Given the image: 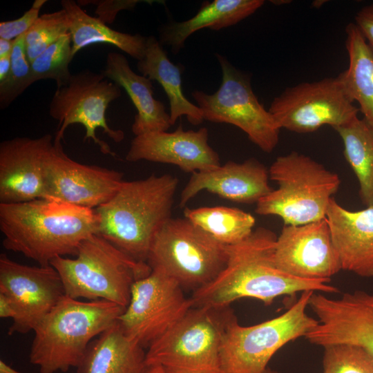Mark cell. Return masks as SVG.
<instances>
[{"label":"cell","instance_id":"6da1fadb","mask_svg":"<svg viewBox=\"0 0 373 373\" xmlns=\"http://www.w3.org/2000/svg\"><path fill=\"white\" fill-rule=\"evenodd\" d=\"M276 239L272 231L259 227L242 242L228 245L225 267L211 282L193 291V307L221 309L244 298L269 305L280 296L297 292H339L328 281L296 278L279 269L274 258Z\"/></svg>","mask_w":373,"mask_h":373},{"label":"cell","instance_id":"7a4b0ae2","mask_svg":"<svg viewBox=\"0 0 373 373\" xmlns=\"http://www.w3.org/2000/svg\"><path fill=\"white\" fill-rule=\"evenodd\" d=\"M0 230L7 250L48 266L58 256H76L80 244L97 234L95 209L41 198L0 203Z\"/></svg>","mask_w":373,"mask_h":373},{"label":"cell","instance_id":"3957f363","mask_svg":"<svg viewBox=\"0 0 373 373\" xmlns=\"http://www.w3.org/2000/svg\"><path fill=\"white\" fill-rule=\"evenodd\" d=\"M178 179L170 174L124 181L117 193L95 209L98 233L120 251L147 263L156 233L170 219Z\"/></svg>","mask_w":373,"mask_h":373},{"label":"cell","instance_id":"277c9868","mask_svg":"<svg viewBox=\"0 0 373 373\" xmlns=\"http://www.w3.org/2000/svg\"><path fill=\"white\" fill-rule=\"evenodd\" d=\"M125 309L105 300L81 301L66 295L33 330L30 362L40 373L77 367L94 338L114 324Z\"/></svg>","mask_w":373,"mask_h":373},{"label":"cell","instance_id":"5b68a950","mask_svg":"<svg viewBox=\"0 0 373 373\" xmlns=\"http://www.w3.org/2000/svg\"><path fill=\"white\" fill-rule=\"evenodd\" d=\"M75 256L50 262L66 295L75 299L105 300L126 308L133 283L151 272L147 263L135 260L99 234L84 240Z\"/></svg>","mask_w":373,"mask_h":373},{"label":"cell","instance_id":"8992f818","mask_svg":"<svg viewBox=\"0 0 373 373\" xmlns=\"http://www.w3.org/2000/svg\"><path fill=\"white\" fill-rule=\"evenodd\" d=\"M269 176L278 188L258 200L256 212L278 216L285 225H301L325 218L341 183L336 173L295 151L278 157L269 169Z\"/></svg>","mask_w":373,"mask_h":373},{"label":"cell","instance_id":"52a82bcc","mask_svg":"<svg viewBox=\"0 0 373 373\" xmlns=\"http://www.w3.org/2000/svg\"><path fill=\"white\" fill-rule=\"evenodd\" d=\"M314 291H305L285 312L251 326L229 319L222 335L219 373H265L276 352L288 343L305 336L318 324L306 312Z\"/></svg>","mask_w":373,"mask_h":373},{"label":"cell","instance_id":"ba28073f","mask_svg":"<svg viewBox=\"0 0 373 373\" xmlns=\"http://www.w3.org/2000/svg\"><path fill=\"white\" fill-rule=\"evenodd\" d=\"M227 260L228 245L185 218H171L155 235L147 264L194 291L211 282Z\"/></svg>","mask_w":373,"mask_h":373},{"label":"cell","instance_id":"9c48e42d","mask_svg":"<svg viewBox=\"0 0 373 373\" xmlns=\"http://www.w3.org/2000/svg\"><path fill=\"white\" fill-rule=\"evenodd\" d=\"M232 315L227 308L192 307L150 344L146 352V365L219 373L222 338Z\"/></svg>","mask_w":373,"mask_h":373},{"label":"cell","instance_id":"30bf717a","mask_svg":"<svg viewBox=\"0 0 373 373\" xmlns=\"http://www.w3.org/2000/svg\"><path fill=\"white\" fill-rule=\"evenodd\" d=\"M216 57L222 75L220 88L213 94L198 90L191 93L204 119L234 125L262 151L271 153L278 144L280 128L257 99L249 77L225 57L218 53Z\"/></svg>","mask_w":373,"mask_h":373},{"label":"cell","instance_id":"8fae6325","mask_svg":"<svg viewBox=\"0 0 373 373\" xmlns=\"http://www.w3.org/2000/svg\"><path fill=\"white\" fill-rule=\"evenodd\" d=\"M122 95L120 86L106 78L102 73L88 69L72 74L66 86L57 88L49 106V115L58 122L55 141L61 142L67 127L82 125L86 134L84 142L90 139L105 155L115 156L109 145L96 135L101 128L115 142L124 138V133L109 127L106 111L109 104Z\"/></svg>","mask_w":373,"mask_h":373},{"label":"cell","instance_id":"7c38bea8","mask_svg":"<svg viewBox=\"0 0 373 373\" xmlns=\"http://www.w3.org/2000/svg\"><path fill=\"white\" fill-rule=\"evenodd\" d=\"M268 111L280 129L298 133L314 132L324 125L345 126L360 111L338 77L289 87L274 99Z\"/></svg>","mask_w":373,"mask_h":373},{"label":"cell","instance_id":"4fadbf2b","mask_svg":"<svg viewBox=\"0 0 373 373\" xmlns=\"http://www.w3.org/2000/svg\"><path fill=\"white\" fill-rule=\"evenodd\" d=\"M192 307L174 278L153 269L133 283L129 303L117 321L127 336L149 347Z\"/></svg>","mask_w":373,"mask_h":373},{"label":"cell","instance_id":"5bb4252c","mask_svg":"<svg viewBox=\"0 0 373 373\" xmlns=\"http://www.w3.org/2000/svg\"><path fill=\"white\" fill-rule=\"evenodd\" d=\"M44 171L46 198L91 209L108 202L124 181L119 171L72 160L55 140Z\"/></svg>","mask_w":373,"mask_h":373},{"label":"cell","instance_id":"9a60e30c","mask_svg":"<svg viewBox=\"0 0 373 373\" xmlns=\"http://www.w3.org/2000/svg\"><path fill=\"white\" fill-rule=\"evenodd\" d=\"M0 293L18 311L8 334L33 331L45 316L66 296L61 278L51 265L28 266L0 255Z\"/></svg>","mask_w":373,"mask_h":373},{"label":"cell","instance_id":"2e32d148","mask_svg":"<svg viewBox=\"0 0 373 373\" xmlns=\"http://www.w3.org/2000/svg\"><path fill=\"white\" fill-rule=\"evenodd\" d=\"M308 306L318 321L305 336L308 342L322 347L354 345L373 358V294L358 290L331 298L314 291Z\"/></svg>","mask_w":373,"mask_h":373},{"label":"cell","instance_id":"e0dca14e","mask_svg":"<svg viewBox=\"0 0 373 373\" xmlns=\"http://www.w3.org/2000/svg\"><path fill=\"white\" fill-rule=\"evenodd\" d=\"M276 267L296 278L329 282L341 268L325 218L301 224L285 225L277 237Z\"/></svg>","mask_w":373,"mask_h":373},{"label":"cell","instance_id":"ac0fdd59","mask_svg":"<svg viewBox=\"0 0 373 373\" xmlns=\"http://www.w3.org/2000/svg\"><path fill=\"white\" fill-rule=\"evenodd\" d=\"M55 137H16L0 143V203L46 198L44 162Z\"/></svg>","mask_w":373,"mask_h":373},{"label":"cell","instance_id":"d6986e66","mask_svg":"<svg viewBox=\"0 0 373 373\" xmlns=\"http://www.w3.org/2000/svg\"><path fill=\"white\" fill-rule=\"evenodd\" d=\"M207 128L184 131L182 124L171 133L153 131L135 136L126 160L171 164L187 173L205 172L220 166V157L208 143Z\"/></svg>","mask_w":373,"mask_h":373},{"label":"cell","instance_id":"ffe728a7","mask_svg":"<svg viewBox=\"0 0 373 373\" xmlns=\"http://www.w3.org/2000/svg\"><path fill=\"white\" fill-rule=\"evenodd\" d=\"M269 178V170L254 158L242 163L229 161L209 171L193 173L181 193L179 205L184 207L202 190L238 203H257L273 190Z\"/></svg>","mask_w":373,"mask_h":373},{"label":"cell","instance_id":"44dd1931","mask_svg":"<svg viewBox=\"0 0 373 373\" xmlns=\"http://www.w3.org/2000/svg\"><path fill=\"white\" fill-rule=\"evenodd\" d=\"M325 218L342 269L373 277V207L352 211L332 198Z\"/></svg>","mask_w":373,"mask_h":373},{"label":"cell","instance_id":"7402d4cb","mask_svg":"<svg viewBox=\"0 0 373 373\" xmlns=\"http://www.w3.org/2000/svg\"><path fill=\"white\" fill-rule=\"evenodd\" d=\"M102 75L124 88L137 109L132 131L135 136L149 132L166 131L171 126L164 104L153 97L151 80L136 74L121 53L108 52Z\"/></svg>","mask_w":373,"mask_h":373},{"label":"cell","instance_id":"603a6c76","mask_svg":"<svg viewBox=\"0 0 373 373\" xmlns=\"http://www.w3.org/2000/svg\"><path fill=\"white\" fill-rule=\"evenodd\" d=\"M146 352L117 321L88 345L77 373H144Z\"/></svg>","mask_w":373,"mask_h":373},{"label":"cell","instance_id":"cb8c5ba5","mask_svg":"<svg viewBox=\"0 0 373 373\" xmlns=\"http://www.w3.org/2000/svg\"><path fill=\"white\" fill-rule=\"evenodd\" d=\"M262 0H213L204 1L191 19L164 25L160 30V42L169 46L173 54L184 47L187 38L195 32L208 28L219 30L231 26L254 14Z\"/></svg>","mask_w":373,"mask_h":373},{"label":"cell","instance_id":"d4e9b609","mask_svg":"<svg viewBox=\"0 0 373 373\" xmlns=\"http://www.w3.org/2000/svg\"><path fill=\"white\" fill-rule=\"evenodd\" d=\"M137 68L142 75L157 81L165 91L170 104L171 126L183 115L193 125L202 123L204 119L201 110L183 93L182 65L171 61L163 46L154 36L146 37L144 55L137 61Z\"/></svg>","mask_w":373,"mask_h":373},{"label":"cell","instance_id":"484cf974","mask_svg":"<svg viewBox=\"0 0 373 373\" xmlns=\"http://www.w3.org/2000/svg\"><path fill=\"white\" fill-rule=\"evenodd\" d=\"M60 3L69 19L73 57L82 48L95 44L113 45L137 61L144 57L147 37L113 30L98 17L87 14L77 1L61 0Z\"/></svg>","mask_w":373,"mask_h":373},{"label":"cell","instance_id":"4316f807","mask_svg":"<svg viewBox=\"0 0 373 373\" xmlns=\"http://www.w3.org/2000/svg\"><path fill=\"white\" fill-rule=\"evenodd\" d=\"M345 31L349 66L337 77L373 128V51L355 23H349Z\"/></svg>","mask_w":373,"mask_h":373},{"label":"cell","instance_id":"83f0119b","mask_svg":"<svg viewBox=\"0 0 373 373\" xmlns=\"http://www.w3.org/2000/svg\"><path fill=\"white\" fill-rule=\"evenodd\" d=\"M344 145V155L359 184L363 205L373 207V128L358 117L334 128Z\"/></svg>","mask_w":373,"mask_h":373},{"label":"cell","instance_id":"f1b7e54d","mask_svg":"<svg viewBox=\"0 0 373 373\" xmlns=\"http://www.w3.org/2000/svg\"><path fill=\"white\" fill-rule=\"evenodd\" d=\"M184 218L225 245L238 244L253 232L255 218L242 210L228 207H185Z\"/></svg>","mask_w":373,"mask_h":373},{"label":"cell","instance_id":"f546056e","mask_svg":"<svg viewBox=\"0 0 373 373\" xmlns=\"http://www.w3.org/2000/svg\"><path fill=\"white\" fill-rule=\"evenodd\" d=\"M73 58L71 37L68 32L30 63L33 83L50 79L56 82L57 88L66 86L72 75L69 64Z\"/></svg>","mask_w":373,"mask_h":373},{"label":"cell","instance_id":"4dcf8cb0","mask_svg":"<svg viewBox=\"0 0 373 373\" xmlns=\"http://www.w3.org/2000/svg\"><path fill=\"white\" fill-rule=\"evenodd\" d=\"M68 32L69 19L64 9L39 16L26 32V55L30 64Z\"/></svg>","mask_w":373,"mask_h":373},{"label":"cell","instance_id":"1f68e13d","mask_svg":"<svg viewBox=\"0 0 373 373\" xmlns=\"http://www.w3.org/2000/svg\"><path fill=\"white\" fill-rule=\"evenodd\" d=\"M26 33L14 39L10 55L11 70L8 79L0 83V108L9 106L32 82L30 64L28 60L25 43Z\"/></svg>","mask_w":373,"mask_h":373},{"label":"cell","instance_id":"d6a6232c","mask_svg":"<svg viewBox=\"0 0 373 373\" xmlns=\"http://www.w3.org/2000/svg\"><path fill=\"white\" fill-rule=\"evenodd\" d=\"M323 348V373H373V358L362 347L334 344Z\"/></svg>","mask_w":373,"mask_h":373},{"label":"cell","instance_id":"836d02e7","mask_svg":"<svg viewBox=\"0 0 373 373\" xmlns=\"http://www.w3.org/2000/svg\"><path fill=\"white\" fill-rule=\"evenodd\" d=\"M46 0H35L29 10L18 19L0 23V38L14 40L26 33L39 17V13Z\"/></svg>","mask_w":373,"mask_h":373},{"label":"cell","instance_id":"e575fe53","mask_svg":"<svg viewBox=\"0 0 373 373\" xmlns=\"http://www.w3.org/2000/svg\"><path fill=\"white\" fill-rule=\"evenodd\" d=\"M142 1L137 0H95L77 1L80 6L88 4L95 5V14L104 23H111L114 21L117 13L123 10H133L135 6Z\"/></svg>","mask_w":373,"mask_h":373},{"label":"cell","instance_id":"d590c367","mask_svg":"<svg viewBox=\"0 0 373 373\" xmlns=\"http://www.w3.org/2000/svg\"><path fill=\"white\" fill-rule=\"evenodd\" d=\"M355 24L373 51V3L362 8L356 15Z\"/></svg>","mask_w":373,"mask_h":373},{"label":"cell","instance_id":"8d00e7d4","mask_svg":"<svg viewBox=\"0 0 373 373\" xmlns=\"http://www.w3.org/2000/svg\"><path fill=\"white\" fill-rule=\"evenodd\" d=\"M0 317L10 318L15 321L18 318V311L11 301V300L5 294L0 293Z\"/></svg>","mask_w":373,"mask_h":373},{"label":"cell","instance_id":"74e56055","mask_svg":"<svg viewBox=\"0 0 373 373\" xmlns=\"http://www.w3.org/2000/svg\"><path fill=\"white\" fill-rule=\"evenodd\" d=\"M11 70L10 56L0 58V83L5 82L10 75Z\"/></svg>","mask_w":373,"mask_h":373},{"label":"cell","instance_id":"f35d334b","mask_svg":"<svg viewBox=\"0 0 373 373\" xmlns=\"http://www.w3.org/2000/svg\"><path fill=\"white\" fill-rule=\"evenodd\" d=\"M14 40L0 38V58L9 57L13 50Z\"/></svg>","mask_w":373,"mask_h":373},{"label":"cell","instance_id":"ab89813d","mask_svg":"<svg viewBox=\"0 0 373 373\" xmlns=\"http://www.w3.org/2000/svg\"><path fill=\"white\" fill-rule=\"evenodd\" d=\"M144 373H166V371L161 365H151L146 367Z\"/></svg>","mask_w":373,"mask_h":373},{"label":"cell","instance_id":"60d3db41","mask_svg":"<svg viewBox=\"0 0 373 373\" xmlns=\"http://www.w3.org/2000/svg\"><path fill=\"white\" fill-rule=\"evenodd\" d=\"M0 373H23L6 363L3 360L0 361Z\"/></svg>","mask_w":373,"mask_h":373},{"label":"cell","instance_id":"b9f144b4","mask_svg":"<svg viewBox=\"0 0 373 373\" xmlns=\"http://www.w3.org/2000/svg\"><path fill=\"white\" fill-rule=\"evenodd\" d=\"M165 370L166 371V373H200V372H194V371H188V370H176V369L165 368Z\"/></svg>","mask_w":373,"mask_h":373},{"label":"cell","instance_id":"7bdbcfd3","mask_svg":"<svg viewBox=\"0 0 373 373\" xmlns=\"http://www.w3.org/2000/svg\"><path fill=\"white\" fill-rule=\"evenodd\" d=\"M324 1H315L314 2L313 5H314V7L319 8V7H321V6L322 4L324 3H322V2H324Z\"/></svg>","mask_w":373,"mask_h":373},{"label":"cell","instance_id":"ee69618b","mask_svg":"<svg viewBox=\"0 0 373 373\" xmlns=\"http://www.w3.org/2000/svg\"><path fill=\"white\" fill-rule=\"evenodd\" d=\"M265 373H278V372L276 370H271L269 367H267Z\"/></svg>","mask_w":373,"mask_h":373}]
</instances>
